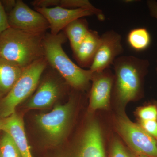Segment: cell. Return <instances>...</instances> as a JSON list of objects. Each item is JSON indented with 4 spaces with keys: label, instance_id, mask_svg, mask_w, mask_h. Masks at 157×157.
I'll list each match as a JSON object with an SVG mask.
<instances>
[{
    "label": "cell",
    "instance_id": "obj_1",
    "mask_svg": "<svg viewBox=\"0 0 157 157\" xmlns=\"http://www.w3.org/2000/svg\"><path fill=\"white\" fill-rule=\"evenodd\" d=\"M149 65L147 60L133 56H123L116 59L113 64L114 79L112 91L118 104L125 106L139 98L143 78Z\"/></svg>",
    "mask_w": 157,
    "mask_h": 157
},
{
    "label": "cell",
    "instance_id": "obj_2",
    "mask_svg": "<svg viewBox=\"0 0 157 157\" xmlns=\"http://www.w3.org/2000/svg\"><path fill=\"white\" fill-rule=\"evenodd\" d=\"M45 35L9 28L0 35V57L24 69L45 57Z\"/></svg>",
    "mask_w": 157,
    "mask_h": 157
},
{
    "label": "cell",
    "instance_id": "obj_3",
    "mask_svg": "<svg viewBox=\"0 0 157 157\" xmlns=\"http://www.w3.org/2000/svg\"><path fill=\"white\" fill-rule=\"evenodd\" d=\"M64 33L54 36L45 33L43 39L45 58L48 66L55 70L69 86L76 90H84L89 86L93 73L76 64L68 57L62 45L67 42Z\"/></svg>",
    "mask_w": 157,
    "mask_h": 157
},
{
    "label": "cell",
    "instance_id": "obj_4",
    "mask_svg": "<svg viewBox=\"0 0 157 157\" xmlns=\"http://www.w3.org/2000/svg\"><path fill=\"white\" fill-rule=\"evenodd\" d=\"M48 66L44 57L23 69L14 86L0 102L1 117H7L15 113L16 107L33 94Z\"/></svg>",
    "mask_w": 157,
    "mask_h": 157
},
{
    "label": "cell",
    "instance_id": "obj_5",
    "mask_svg": "<svg viewBox=\"0 0 157 157\" xmlns=\"http://www.w3.org/2000/svg\"><path fill=\"white\" fill-rule=\"evenodd\" d=\"M118 132L134 153L157 157V141L139 124L121 113L116 121Z\"/></svg>",
    "mask_w": 157,
    "mask_h": 157
},
{
    "label": "cell",
    "instance_id": "obj_6",
    "mask_svg": "<svg viewBox=\"0 0 157 157\" xmlns=\"http://www.w3.org/2000/svg\"><path fill=\"white\" fill-rule=\"evenodd\" d=\"M73 100L58 105L50 112L36 116L37 124L47 137L58 142L64 137L69 126L73 110Z\"/></svg>",
    "mask_w": 157,
    "mask_h": 157
},
{
    "label": "cell",
    "instance_id": "obj_7",
    "mask_svg": "<svg viewBox=\"0 0 157 157\" xmlns=\"http://www.w3.org/2000/svg\"><path fill=\"white\" fill-rule=\"evenodd\" d=\"M8 19L10 27L28 33L45 34L49 29V24L45 17L21 0L16 1Z\"/></svg>",
    "mask_w": 157,
    "mask_h": 157
},
{
    "label": "cell",
    "instance_id": "obj_8",
    "mask_svg": "<svg viewBox=\"0 0 157 157\" xmlns=\"http://www.w3.org/2000/svg\"><path fill=\"white\" fill-rule=\"evenodd\" d=\"M124 51L120 34L113 30L107 31L101 36L100 46L89 70L95 73L110 68Z\"/></svg>",
    "mask_w": 157,
    "mask_h": 157
},
{
    "label": "cell",
    "instance_id": "obj_9",
    "mask_svg": "<svg viewBox=\"0 0 157 157\" xmlns=\"http://www.w3.org/2000/svg\"><path fill=\"white\" fill-rule=\"evenodd\" d=\"M114 74L110 68L93 73L90 95L89 107L91 111L107 109L112 96Z\"/></svg>",
    "mask_w": 157,
    "mask_h": 157
},
{
    "label": "cell",
    "instance_id": "obj_10",
    "mask_svg": "<svg viewBox=\"0 0 157 157\" xmlns=\"http://www.w3.org/2000/svg\"><path fill=\"white\" fill-rule=\"evenodd\" d=\"M42 14L49 24L50 34L57 35L70 23L78 18L95 15L94 11L88 9H65L56 7L48 8H35Z\"/></svg>",
    "mask_w": 157,
    "mask_h": 157
},
{
    "label": "cell",
    "instance_id": "obj_11",
    "mask_svg": "<svg viewBox=\"0 0 157 157\" xmlns=\"http://www.w3.org/2000/svg\"><path fill=\"white\" fill-rule=\"evenodd\" d=\"M77 157H106L102 131L96 121L88 124L78 144Z\"/></svg>",
    "mask_w": 157,
    "mask_h": 157
},
{
    "label": "cell",
    "instance_id": "obj_12",
    "mask_svg": "<svg viewBox=\"0 0 157 157\" xmlns=\"http://www.w3.org/2000/svg\"><path fill=\"white\" fill-rule=\"evenodd\" d=\"M0 130L11 137L22 157H33L27 139L22 118L16 113L0 120Z\"/></svg>",
    "mask_w": 157,
    "mask_h": 157
},
{
    "label": "cell",
    "instance_id": "obj_13",
    "mask_svg": "<svg viewBox=\"0 0 157 157\" xmlns=\"http://www.w3.org/2000/svg\"><path fill=\"white\" fill-rule=\"evenodd\" d=\"M62 90L61 85L58 82L52 77H47L39 85L27 107L34 109L50 107L60 95Z\"/></svg>",
    "mask_w": 157,
    "mask_h": 157
},
{
    "label": "cell",
    "instance_id": "obj_14",
    "mask_svg": "<svg viewBox=\"0 0 157 157\" xmlns=\"http://www.w3.org/2000/svg\"><path fill=\"white\" fill-rule=\"evenodd\" d=\"M101 41L97 31L90 29L87 36L75 52L74 58L82 68H90L92 64Z\"/></svg>",
    "mask_w": 157,
    "mask_h": 157
},
{
    "label": "cell",
    "instance_id": "obj_15",
    "mask_svg": "<svg viewBox=\"0 0 157 157\" xmlns=\"http://www.w3.org/2000/svg\"><path fill=\"white\" fill-rule=\"evenodd\" d=\"M23 68L0 57V95L7 94L22 73Z\"/></svg>",
    "mask_w": 157,
    "mask_h": 157
},
{
    "label": "cell",
    "instance_id": "obj_16",
    "mask_svg": "<svg viewBox=\"0 0 157 157\" xmlns=\"http://www.w3.org/2000/svg\"><path fill=\"white\" fill-rule=\"evenodd\" d=\"M63 30L74 52L86 36L90 29L87 21L82 17L70 23Z\"/></svg>",
    "mask_w": 157,
    "mask_h": 157
},
{
    "label": "cell",
    "instance_id": "obj_17",
    "mask_svg": "<svg viewBox=\"0 0 157 157\" xmlns=\"http://www.w3.org/2000/svg\"><path fill=\"white\" fill-rule=\"evenodd\" d=\"M48 5L50 8L59 7L65 9H88L94 11L98 20H105V15L101 9L96 8L87 0H49Z\"/></svg>",
    "mask_w": 157,
    "mask_h": 157
},
{
    "label": "cell",
    "instance_id": "obj_18",
    "mask_svg": "<svg viewBox=\"0 0 157 157\" xmlns=\"http://www.w3.org/2000/svg\"><path fill=\"white\" fill-rule=\"evenodd\" d=\"M130 47L137 51H141L148 48L151 42V37L148 30L144 28L132 29L127 36Z\"/></svg>",
    "mask_w": 157,
    "mask_h": 157
},
{
    "label": "cell",
    "instance_id": "obj_19",
    "mask_svg": "<svg viewBox=\"0 0 157 157\" xmlns=\"http://www.w3.org/2000/svg\"><path fill=\"white\" fill-rule=\"evenodd\" d=\"M0 157H22L13 139L5 132L0 138Z\"/></svg>",
    "mask_w": 157,
    "mask_h": 157
},
{
    "label": "cell",
    "instance_id": "obj_20",
    "mask_svg": "<svg viewBox=\"0 0 157 157\" xmlns=\"http://www.w3.org/2000/svg\"><path fill=\"white\" fill-rule=\"evenodd\" d=\"M109 157H135V155L129 151L120 140L115 138L110 146Z\"/></svg>",
    "mask_w": 157,
    "mask_h": 157
},
{
    "label": "cell",
    "instance_id": "obj_21",
    "mask_svg": "<svg viewBox=\"0 0 157 157\" xmlns=\"http://www.w3.org/2000/svg\"><path fill=\"white\" fill-rule=\"evenodd\" d=\"M139 121H157V107L156 105L150 104L139 107L136 111Z\"/></svg>",
    "mask_w": 157,
    "mask_h": 157
},
{
    "label": "cell",
    "instance_id": "obj_22",
    "mask_svg": "<svg viewBox=\"0 0 157 157\" xmlns=\"http://www.w3.org/2000/svg\"><path fill=\"white\" fill-rule=\"evenodd\" d=\"M138 124L157 141V121H139Z\"/></svg>",
    "mask_w": 157,
    "mask_h": 157
},
{
    "label": "cell",
    "instance_id": "obj_23",
    "mask_svg": "<svg viewBox=\"0 0 157 157\" xmlns=\"http://www.w3.org/2000/svg\"><path fill=\"white\" fill-rule=\"evenodd\" d=\"M10 27L8 16L2 2L0 1V35Z\"/></svg>",
    "mask_w": 157,
    "mask_h": 157
},
{
    "label": "cell",
    "instance_id": "obj_24",
    "mask_svg": "<svg viewBox=\"0 0 157 157\" xmlns=\"http://www.w3.org/2000/svg\"><path fill=\"white\" fill-rule=\"evenodd\" d=\"M147 5L151 16L157 20V1L148 0L147 2Z\"/></svg>",
    "mask_w": 157,
    "mask_h": 157
},
{
    "label": "cell",
    "instance_id": "obj_25",
    "mask_svg": "<svg viewBox=\"0 0 157 157\" xmlns=\"http://www.w3.org/2000/svg\"><path fill=\"white\" fill-rule=\"evenodd\" d=\"M135 157H152L149 156L147 155L143 154H135Z\"/></svg>",
    "mask_w": 157,
    "mask_h": 157
},
{
    "label": "cell",
    "instance_id": "obj_26",
    "mask_svg": "<svg viewBox=\"0 0 157 157\" xmlns=\"http://www.w3.org/2000/svg\"><path fill=\"white\" fill-rule=\"evenodd\" d=\"M156 72L157 73V66L156 68Z\"/></svg>",
    "mask_w": 157,
    "mask_h": 157
}]
</instances>
